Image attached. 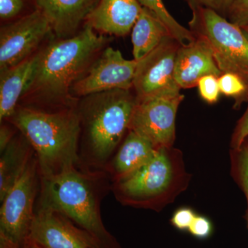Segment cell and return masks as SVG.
<instances>
[{"label":"cell","mask_w":248,"mask_h":248,"mask_svg":"<svg viewBox=\"0 0 248 248\" xmlns=\"http://www.w3.org/2000/svg\"><path fill=\"white\" fill-rule=\"evenodd\" d=\"M169 36L170 33L164 23L150 10L142 7L132 29L134 60L139 61L144 58Z\"/></svg>","instance_id":"19"},{"label":"cell","mask_w":248,"mask_h":248,"mask_svg":"<svg viewBox=\"0 0 248 248\" xmlns=\"http://www.w3.org/2000/svg\"><path fill=\"white\" fill-rule=\"evenodd\" d=\"M196 215H197L192 209L184 207L177 209L174 212L170 222L172 226L179 231H188Z\"/></svg>","instance_id":"27"},{"label":"cell","mask_w":248,"mask_h":248,"mask_svg":"<svg viewBox=\"0 0 248 248\" xmlns=\"http://www.w3.org/2000/svg\"><path fill=\"white\" fill-rule=\"evenodd\" d=\"M241 29H242L243 32H244L245 35H246V37H247L248 40V27H242Z\"/></svg>","instance_id":"32"},{"label":"cell","mask_w":248,"mask_h":248,"mask_svg":"<svg viewBox=\"0 0 248 248\" xmlns=\"http://www.w3.org/2000/svg\"><path fill=\"white\" fill-rule=\"evenodd\" d=\"M190 6V30L206 42L222 73L238 75L248 83V40L241 28L213 10Z\"/></svg>","instance_id":"6"},{"label":"cell","mask_w":248,"mask_h":248,"mask_svg":"<svg viewBox=\"0 0 248 248\" xmlns=\"http://www.w3.org/2000/svg\"><path fill=\"white\" fill-rule=\"evenodd\" d=\"M141 10L138 0H100L84 25L102 35L124 37L133 29Z\"/></svg>","instance_id":"15"},{"label":"cell","mask_w":248,"mask_h":248,"mask_svg":"<svg viewBox=\"0 0 248 248\" xmlns=\"http://www.w3.org/2000/svg\"><path fill=\"white\" fill-rule=\"evenodd\" d=\"M248 137V107L244 115L238 121L231 141V149L239 148L245 139Z\"/></svg>","instance_id":"28"},{"label":"cell","mask_w":248,"mask_h":248,"mask_svg":"<svg viewBox=\"0 0 248 248\" xmlns=\"http://www.w3.org/2000/svg\"><path fill=\"white\" fill-rule=\"evenodd\" d=\"M100 0H36L37 10L46 18L54 37L71 38L84 27Z\"/></svg>","instance_id":"13"},{"label":"cell","mask_w":248,"mask_h":248,"mask_svg":"<svg viewBox=\"0 0 248 248\" xmlns=\"http://www.w3.org/2000/svg\"><path fill=\"white\" fill-rule=\"evenodd\" d=\"M108 36L84 25L71 38L52 37L38 52V60L19 107L55 111L76 107L71 90L108 45ZM18 106V107H19Z\"/></svg>","instance_id":"1"},{"label":"cell","mask_w":248,"mask_h":248,"mask_svg":"<svg viewBox=\"0 0 248 248\" xmlns=\"http://www.w3.org/2000/svg\"><path fill=\"white\" fill-rule=\"evenodd\" d=\"M184 99L181 94L176 97L138 100L129 130L146 139L156 148L173 147L176 138V117Z\"/></svg>","instance_id":"11"},{"label":"cell","mask_w":248,"mask_h":248,"mask_svg":"<svg viewBox=\"0 0 248 248\" xmlns=\"http://www.w3.org/2000/svg\"><path fill=\"white\" fill-rule=\"evenodd\" d=\"M245 217H246V221H247V226L248 228V213H246V216H245Z\"/></svg>","instance_id":"33"},{"label":"cell","mask_w":248,"mask_h":248,"mask_svg":"<svg viewBox=\"0 0 248 248\" xmlns=\"http://www.w3.org/2000/svg\"><path fill=\"white\" fill-rule=\"evenodd\" d=\"M34 153L31 143L19 130L0 153V202L20 177Z\"/></svg>","instance_id":"18"},{"label":"cell","mask_w":248,"mask_h":248,"mask_svg":"<svg viewBox=\"0 0 248 248\" xmlns=\"http://www.w3.org/2000/svg\"><path fill=\"white\" fill-rule=\"evenodd\" d=\"M227 16L239 27H248V0H234Z\"/></svg>","instance_id":"25"},{"label":"cell","mask_w":248,"mask_h":248,"mask_svg":"<svg viewBox=\"0 0 248 248\" xmlns=\"http://www.w3.org/2000/svg\"><path fill=\"white\" fill-rule=\"evenodd\" d=\"M230 159L232 177L246 196L248 213V137L239 148H231Z\"/></svg>","instance_id":"21"},{"label":"cell","mask_w":248,"mask_h":248,"mask_svg":"<svg viewBox=\"0 0 248 248\" xmlns=\"http://www.w3.org/2000/svg\"><path fill=\"white\" fill-rule=\"evenodd\" d=\"M0 153L4 151L11 141L14 140L19 130L9 120L0 122Z\"/></svg>","instance_id":"30"},{"label":"cell","mask_w":248,"mask_h":248,"mask_svg":"<svg viewBox=\"0 0 248 248\" xmlns=\"http://www.w3.org/2000/svg\"><path fill=\"white\" fill-rule=\"evenodd\" d=\"M138 64V60H126L120 50L107 46L73 85L71 96L79 100L95 93L133 90Z\"/></svg>","instance_id":"10"},{"label":"cell","mask_w":248,"mask_h":248,"mask_svg":"<svg viewBox=\"0 0 248 248\" xmlns=\"http://www.w3.org/2000/svg\"><path fill=\"white\" fill-rule=\"evenodd\" d=\"M111 187V179L104 171L88 172L72 168L55 177L41 178L36 207L63 214L92 235L102 248H120L101 216V203Z\"/></svg>","instance_id":"3"},{"label":"cell","mask_w":248,"mask_h":248,"mask_svg":"<svg viewBox=\"0 0 248 248\" xmlns=\"http://www.w3.org/2000/svg\"><path fill=\"white\" fill-rule=\"evenodd\" d=\"M158 148L129 130L105 169L112 183L127 177L151 159Z\"/></svg>","instance_id":"16"},{"label":"cell","mask_w":248,"mask_h":248,"mask_svg":"<svg viewBox=\"0 0 248 248\" xmlns=\"http://www.w3.org/2000/svg\"><path fill=\"white\" fill-rule=\"evenodd\" d=\"M180 44L171 36L139 60L133 91L138 101L151 97H171L181 94L174 78L176 57Z\"/></svg>","instance_id":"8"},{"label":"cell","mask_w":248,"mask_h":248,"mask_svg":"<svg viewBox=\"0 0 248 248\" xmlns=\"http://www.w3.org/2000/svg\"><path fill=\"white\" fill-rule=\"evenodd\" d=\"M197 86L200 96L204 101L210 104L218 102L221 93L218 77L213 75L204 76L199 81Z\"/></svg>","instance_id":"24"},{"label":"cell","mask_w":248,"mask_h":248,"mask_svg":"<svg viewBox=\"0 0 248 248\" xmlns=\"http://www.w3.org/2000/svg\"><path fill=\"white\" fill-rule=\"evenodd\" d=\"M37 10L36 0H0L1 25L15 22Z\"/></svg>","instance_id":"23"},{"label":"cell","mask_w":248,"mask_h":248,"mask_svg":"<svg viewBox=\"0 0 248 248\" xmlns=\"http://www.w3.org/2000/svg\"><path fill=\"white\" fill-rule=\"evenodd\" d=\"M187 231L197 239H208L213 234V223L207 217L197 215Z\"/></svg>","instance_id":"26"},{"label":"cell","mask_w":248,"mask_h":248,"mask_svg":"<svg viewBox=\"0 0 248 248\" xmlns=\"http://www.w3.org/2000/svg\"><path fill=\"white\" fill-rule=\"evenodd\" d=\"M190 5L211 9L221 16H228L234 0H189Z\"/></svg>","instance_id":"29"},{"label":"cell","mask_w":248,"mask_h":248,"mask_svg":"<svg viewBox=\"0 0 248 248\" xmlns=\"http://www.w3.org/2000/svg\"><path fill=\"white\" fill-rule=\"evenodd\" d=\"M29 239L42 248H102L92 235L48 208L36 207Z\"/></svg>","instance_id":"12"},{"label":"cell","mask_w":248,"mask_h":248,"mask_svg":"<svg viewBox=\"0 0 248 248\" xmlns=\"http://www.w3.org/2000/svg\"><path fill=\"white\" fill-rule=\"evenodd\" d=\"M38 52L19 64L0 72V122L10 118L19 106L33 76Z\"/></svg>","instance_id":"17"},{"label":"cell","mask_w":248,"mask_h":248,"mask_svg":"<svg viewBox=\"0 0 248 248\" xmlns=\"http://www.w3.org/2000/svg\"><path fill=\"white\" fill-rule=\"evenodd\" d=\"M42 248L40 246H38L37 244H35L33 241H31V239H28L27 242L24 245V248Z\"/></svg>","instance_id":"31"},{"label":"cell","mask_w":248,"mask_h":248,"mask_svg":"<svg viewBox=\"0 0 248 248\" xmlns=\"http://www.w3.org/2000/svg\"><path fill=\"white\" fill-rule=\"evenodd\" d=\"M220 91L227 97L234 99V108H238L248 100V83L234 73H223L218 78Z\"/></svg>","instance_id":"22"},{"label":"cell","mask_w":248,"mask_h":248,"mask_svg":"<svg viewBox=\"0 0 248 248\" xmlns=\"http://www.w3.org/2000/svg\"><path fill=\"white\" fill-rule=\"evenodd\" d=\"M137 102L133 90H113L79 99V169L105 172L128 133Z\"/></svg>","instance_id":"2"},{"label":"cell","mask_w":248,"mask_h":248,"mask_svg":"<svg viewBox=\"0 0 248 248\" xmlns=\"http://www.w3.org/2000/svg\"><path fill=\"white\" fill-rule=\"evenodd\" d=\"M142 7L150 10L161 21L173 38L186 45L193 42L196 37L190 29L183 27L168 11L162 0H138Z\"/></svg>","instance_id":"20"},{"label":"cell","mask_w":248,"mask_h":248,"mask_svg":"<svg viewBox=\"0 0 248 248\" xmlns=\"http://www.w3.org/2000/svg\"><path fill=\"white\" fill-rule=\"evenodd\" d=\"M27 139L35 152L41 178L78 167L80 133L77 106L55 111L18 107L8 120Z\"/></svg>","instance_id":"4"},{"label":"cell","mask_w":248,"mask_h":248,"mask_svg":"<svg viewBox=\"0 0 248 248\" xmlns=\"http://www.w3.org/2000/svg\"><path fill=\"white\" fill-rule=\"evenodd\" d=\"M190 180L182 151L162 147L141 168L112 183L111 191L122 205L159 212L187 189Z\"/></svg>","instance_id":"5"},{"label":"cell","mask_w":248,"mask_h":248,"mask_svg":"<svg viewBox=\"0 0 248 248\" xmlns=\"http://www.w3.org/2000/svg\"><path fill=\"white\" fill-rule=\"evenodd\" d=\"M219 69L213 52L205 40L196 37L193 42L180 45L176 57L174 78L181 89H192L204 76L219 78Z\"/></svg>","instance_id":"14"},{"label":"cell","mask_w":248,"mask_h":248,"mask_svg":"<svg viewBox=\"0 0 248 248\" xmlns=\"http://www.w3.org/2000/svg\"><path fill=\"white\" fill-rule=\"evenodd\" d=\"M41 175L34 153L0 208V248H23L35 217Z\"/></svg>","instance_id":"7"},{"label":"cell","mask_w":248,"mask_h":248,"mask_svg":"<svg viewBox=\"0 0 248 248\" xmlns=\"http://www.w3.org/2000/svg\"><path fill=\"white\" fill-rule=\"evenodd\" d=\"M53 37L48 20L39 10L1 25L0 72L31 58Z\"/></svg>","instance_id":"9"}]
</instances>
